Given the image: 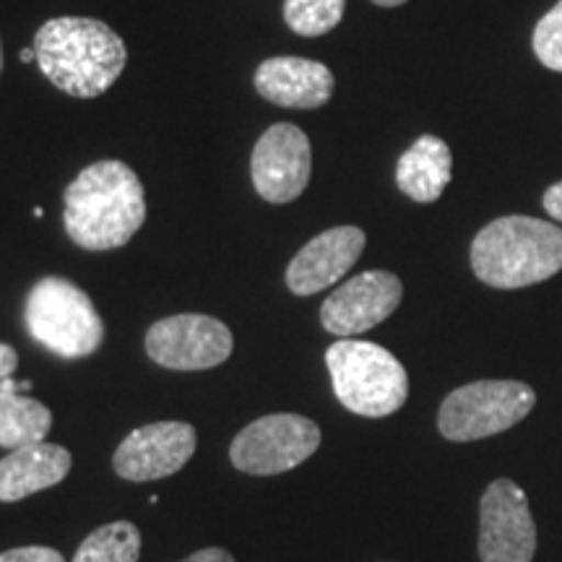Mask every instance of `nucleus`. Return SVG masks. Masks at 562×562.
I'll use <instances>...</instances> for the list:
<instances>
[{"mask_svg":"<svg viewBox=\"0 0 562 562\" xmlns=\"http://www.w3.org/2000/svg\"><path fill=\"white\" fill-rule=\"evenodd\" d=\"M144 220V186L123 161H94L68 186L63 222L70 240L83 250L123 248Z\"/></svg>","mask_w":562,"mask_h":562,"instance_id":"f257e3e1","label":"nucleus"},{"mask_svg":"<svg viewBox=\"0 0 562 562\" xmlns=\"http://www.w3.org/2000/svg\"><path fill=\"white\" fill-rule=\"evenodd\" d=\"M42 74L60 91L91 100L108 91L123 74L128 50L104 21L83 16L50 19L34 37Z\"/></svg>","mask_w":562,"mask_h":562,"instance_id":"f03ea898","label":"nucleus"},{"mask_svg":"<svg viewBox=\"0 0 562 562\" xmlns=\"http://www.w3.org/2000/svg\"><path fill=\"white\" fill-rule=\"evenodd\" d=\"M476 279L495 290H521L562 271V229L533 216H501L472 243Z\"/></svg>","mask_w":562,"mask_h":562,"instance_id":"7ed1b4c3","label":"nucleus"},{"mask_svg":"<svg viewBox=\"0 0 562 562\" xmlns=\"http://www.w3.org/2000/svg\"><path fill=\"white\" fill-rule=\"evenodd\" d=\"M326 364L336 398L360 417L381 419L409 396V375L389 349L372 341L341 339L328 347Z\"/></svg>","mask_w":562,"mask_h":562,"instance_id":"20e7f679","label":"nucleus"},{"mask_svg":"<svg viewBox=\"0 0 562 562\" xmlns=\"http://www.w3.org/2000/svg\"><path fill=\"white\" fill-rule=\"evenodd\" d=\"M26 328L32 339L66 360H79L100 349L104 323L89 294L74 281L47 277L26 297Z\"/></svg>","mask_w":562,"mask_h":562,"instance_id":"39448f33","label":"nucleus"},{"mask_svg":"<svg viewBox=\"0 0 562 562\" xmlns=\"http://www.w3.org/2000/svg\"><path fill=\"white\" fill-rule=\"evenodd\" d=\"M537 404V393L521 381H476L451 391L438 414V430L453 442L492 438L510 430Z\"/></svg>","mask_w":562,"mask_h":562,"instance_id":"423d86ee","label":"nucleus"},{"mask_svg":"<svg viewBox=\"0 0 562 562\" xmlns=\"http://www.w3.org/2000/svg\"><path fill=\"white\" fill-rule=\"evenodd\" d=\"M321 446V427L300 414H269L250 422L232 440L229 459L235 469L252 476L284 474L305 463Z\"/></svg>","mask_w":562,"mask_h":562,"instance_id":"0eeeda50","label":"nucleus"},{"mask_svg":"<svg viewBox=\"0 0 562 562\" xmlns=\"http://www.w3.org/2000/svg\"><path fill=\"white\" fill-rule=\"evenodd\" d=\"M537 524L529 497L513 480H495L480 503L482 562H533Z\"/></svg>","mask_w":562,"mask_h":562,"instance_id":"6e6552de","label":"nucleus"},{"mask_svg":"<svg viewBox=\"0 0 562 562\" xmlns=\"http://www.w3.org/2000/svg\"><path fill=\"white\" fill-rule=\"evenodd\" d=\"M146 351L161 368L209 370L229 360L232 331L211 315H170L149 328Z\"/></svg>","mask_w":562,"mask_h":562,"instance_id":"1a4fd4ad","label":"nucleus"},{"mask_svg":"<svg viewBox=\"0 0 562 562\" xmlns=\"http://www.w3.org/2000/svg\"><path fill=\"white\" fill-rule=\"evenodd\" d=\"M311 140L292 123H277L258 138L250 175L258 195L269 203L300 199L311 182Z\"/></svg>","mask_w":562,"mask_h":562,"instance_id":"9d476101","label":"nucleus"},{"mask_svg":"<svg viewBox=\"0 0 562 562\" xmlns=\"http://www.w3.org/2000/svg\"><path fill=\"white\" fill-rule=\"evenodd\" d=\"M404 297L402 279L391 271H364L344 281L321 307V323L328 334L351 339L383 323Z\"/></svg>","mask_w":562,"mask_h":562,"instance_id":"9b49d317","label":"nucleus"},{"mask_svg":"<svg viewBox=\"0 0 562 562\" xmlns=\"http://www.w3.org/2000/svg\"><path fill=\"white\" fill-rule=\"evenodd\" d=\"M195 453V427L188 422H154L117 446L112 467L128 482H154L178 474Z\"/></svg>","mask_w":562,"mask_h":562,"instance_id":"f8f14e48","label":"nucleus"},{"mask_svg":"<svg viewBox=\"0 0 562 562\" xmlns=\"http://www.w3.org/2000/svg\"><path fill=\"white\" fill-rule=\"evenodd\" d=\"M364 232L360 227H334L311 243L292 258L286 269V286L297 297H311L336 284L357 263L364 250Z\"/></svg>","mask_w":562,"mask_h":562,"instance_id":"ddd939ff","label":"nucleus"},{"mask_svg":"<svg viewBox=\"0 0 562 562\" xmlns=\"http://www.w3.org/2000/svg\"><path fill=\"white\" fill-rule=\"evenodd\" d=\"M256 89L279 108L315 110L334 94V74L311 58H269L256 70Z\"/></svg>","mask_w":562,"mask_h":562,"instance_id":"4468645a","label":"nucleus"},{"mask_svg":"<svg viewBox=\"0 0 562 562\" xmlns=\"http://www.w3.org/2000/svg\"><path fill=\"white\" fill-rule=\"evenodd\" d=\"M70 453L53 442H32L0 459V503H16L55 487L70 472Z\"/></svg>","mask_w":562,"mask_h":562,"instance_id":"2eb2a0df","label":"nucleus"},{"mask_svg":"<svg viewBox=\"0 0 562 562\" xmlns=\"http://www.w3.org/2000/svg\"><path fill=\"white\" fill-rule=\"evenodd\" d=\"M453 178V157L438 136H422L402 154L396 165V186L417 203L438 201Z\"/></svg>","mask_w":562,"mask_h":562,"instance_id":"dca6fc26","label":"nucleus"},{"mask_svg":"<svg viewBox=\"0 0 562 562\" xmlns=\"http://www.w3.org/2000/svg\"><path fill=\"white\" fill-rule=\"evenodd\" d=\"M53 427V414L45 404L21 396L19 391L0 389V446L16 448L42 442Z\"/></svg>","mask_w":562,"mask_h":562,"instance_id":"f3484780","label":"nucleus"},{"mask_svg":"<svg viewBox=\"0 0 562 562\" xmlns=\"http://www.w3.org/2000/svg\"><path fill=\"white\" fill-rule=\"evenodd\" d=\"M140 533L131 521L100 526L83 539L74 562H138Z\"/></svg>","mask_w":562,"mask_h":562,"instance_id":"a211bd4d","label":"nucleus"},{"mask_svg":"<svg viewBox=\"0 0 562 562\" xmlns=\"http://www.w3.org/2000/svg\"><path fill=\"white\" fill-rule=\"evenodd\" d=\"M347 0H284V21L300 37H323L339 26Z\"/></svg>","mask_w":562,"mask_h":562,"instance_id":"6ab92c4d","label":"nucleus"},{"mask_svg":"<svg viewBox=\"0 0 562 562\" xmlns=\"http://www.w3.org/2000/svg\"><path fill=\"white\" fill-rule=\"evenodd\" d=\"M533 53L550 70L562 74V0L533 30Z\"/></svg>","mask_w":562,"mask_h":562,"instance_id":"aec40b11","label":"nucleus"},{"mask_svg":"<svg viewBox=\"0 0 562 562\" xmlns=\"http://www.w3.org/2000/svg\"><path fill=\"white\" fill-rule=\"evenodd\" d=\"M0 562H66V558L50 547H19L0 554Z\"/></svg>","mask_w":562,"mask_h":562,"instance_id":"412c9836","label":"nucleus"},{"mask_svg":"<svg viewBox=\"0 0 562 562\" xmlns=\"http://www.w3.org/2000/svg\"><path fill=\"white\" fill-rule=\"evenodd\" d=\"M542 203L547 214H550L554 222L562 224V182H554L552 188H547Z\"/></svg>","mask_w":562,"mask_h":562,"instance_id":"4be33fe9","label":"nucleus"},{"mask_svg":"<svg viewBox=\"0 0 562 562\" xmlns=\"http://www.w3.org/2000/svg\"><path fill=\"white\" fill-rule=\"evenodd\" d=\"M180 562H235V558H232L227 550H222V547H209V550L193 552L191 558H186Z\"/></svg>","mask_w":562,"mask_h":562,"instance_id":"5701e85b","label":"nucleus"},{"mask_svg":"<svg viewBox=\"0 0 562 562\" xmlns=\"http://www.w3.org/2000/svg\"><path fill=\"white\" fill-rule=\"evenodd\" d=\"M16 364H19L16 349L9 347V344H0V381L11 378L13 370H16Z\"/></svg>","mask_w":562,"mask_h":562,"instance_id":"b1692460","label":"nucleus"},{"mask_svg":"<svg viewBox=\"0 0 562 562\" xmlns=\"http://www.w3.org/2000/svg\"><path fill=\"white\" fill-rule=\"evenodd\" d=\"M19 58H21V63H32V60H37V53H34V47H24Z\"/></svg>","mask_w":562,"mask_h":562,"instance_id":"393cba45","label":"nucleus"},{"mask_svg":"<svg viewBox=\"0 0 562 562\" xmlns=\"http://www.w3.org/2000/svg\"><path fill=\"white\" fill-rule=\"evenodd\" d=\"M375 5H383V9H396V5H404L406 0H372Z\"/></svg>","mask_w":562,"mask_h":562,"instance_id":"a878e982","label":"nucleus"},{"mask_svg":"<svg viewBox=\"0 0 562 562\" xmlns=\"http://www.w3.org/2000/svg\"><path fill=\"white\" fill-rule=\"evenodd\" d=\"M0 63H3V55H0Z\"/></svg>","mask_w":562,"mask_h":562,"instance_id":"bb28decb","label":"nucleus"}]
</instances>
